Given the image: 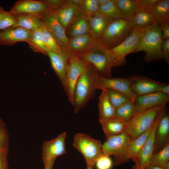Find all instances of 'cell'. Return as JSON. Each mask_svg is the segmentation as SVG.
<instances>
[{
    "instance_id": "cell-1",
    "label": "cell",
    "mask_w": 169,
    "mask_h": 169,
    "mask_svg": "<svg viewBox=\"0 0 169 169\" xmlns=\"http://www.w3.org/2000/svg\"><path fill=\"white\" fill-rule=\"evenodd\" d=\"M163 39L160 25L155 23L144 28L135 52H145L146 62L157 61L163 59L161 46Z\"/></svg>"
},
{
    "instance_id": "cell-2",
    "label": "cell",
    "mask_w": 169,
    "mask_h": 169,
    "mask_svg": "<svg viewBox=\"0 0 169 169\" xmlns=\"http://www.w3.org/2000/svg\"><path fill=\"white\" fill-rule=\"evenodd\" d=\"M98 74L90 64L80 75L75 86L74 102L73 105L76 113L84 107L94 97L97 90L96 78Z\"/></svg>"
},
{
    "instance_id": "cell-3",
    "label": "cell",
    "mask_w": 169,
    "mask_h": 169,
    "mask_svg": "<svg viewBox=\"0 0 169 169\" xmlns=\"http://www.w3.org/2000/svg\"><path fill=\"white\" fill-rule=\"evenodd\" d=\"M165 107L162 105L138 111L126 122L125 132L132 139L148 130L153 125L160 112Z\"/></svg>"
},
{
    "instance_id": "cell-4",
    "label": "cell",
    "mask_w": 169,
    "mask_h": 169,
    "mask_svg": "<svg viewBox=\"0 0 169 169\" xmlns=\"http://www.w3.org/2000/svg\"><path fill=\"white\" fill-rule=\"evenodd\" d=\"M77 56L91 64L100 76L107 78H113L111 70L115 67V60L109 49L102 46Z\"/></svg>"
},
{
    "instance_id": "cell-5",
    "label": "cell",
    "mask_w": 169,
    "mask_h": 169,
    "mask_svg": "<svg viewBox=\"0 0 169 169\" xmlns=\"http://www.w3.org/2000/svg\"><path fill=\"white\" fill-rule=\"evenodd\" d=\"M73 146L83 155L87 166L93 167L96 161L103 155L101 141L85 134H75Z\"/></svg>"
},
{
    "instance_id": "cell-6",
    "label": "cell",
    "mask_w": 169,
    "mask_h": 169,
    "mask_svg": "<svg viewBox=\"0 0 169 169\" xmlns=\"http://www.w3.org/2000/svg\"><path fill=\"white\" fill-rule=\"evenodd\" d=\"M131 139L125 132L106 138L102 144L103 155L108 156H113L115 166L125 163L128 161L127 156Z\"/></svg>"
},
{
    "instance_id": "cell-7",
    "label": "cell",
    "mask_w": 169,
    "mask_h": 169,
    "mask_svg": "<svg viewBox=\"0 0 169 169\" xmlns=\"http://www.w3.org/2000/svg\"><path fill=\"white\" fill-rule=\"evenodd\" d=\"M133 29L127 20L112 21L100 39L102 46L108 49L116 46L124 40Z\"/></svg>"
},
{
    "instance_id": "cell-8",
    "label": "cell",
    "mask_w": 169,
    "mask_h": 169,
    "mask_svg": "<svg viewBox=\"0 0 169 169\" xmlns=\"http://www.w3.org/2000/svg\"><path fill=\"white\" fill-rule=\"evenodd\" d=\"M89 65V63L78 56L70 54L63 87L68 96L69 102L73 106L76 83L80 75L87 69Z\"/></svg>"
},
{
    "instance_id": "cell-9",
    "label": "cell",
    "mask_w": 169,
    "mask_h": 169,
    "mask_svg": "<svg viewBox=\"0 0 169 169\" xmlns=\"http://www.w3.org/2000/svg\"><path fill=\"white\" fill-rule=\"evenodd\" d=\"M143 28L133 29L129 35L120 44L109 49L115 59V67L125 64L126 63V55L135 52Z\"/></svg>"
},
{
    "instance_id": "cell-10",
    "label": "cell",
    "mask_w": 169,
    "mask_h": 169,
    "mask_svg": "<svg viewBox=\"0 0 169 169\" xmlns=\"http://www.w3.org/2000/svg\"><path fill=\"white\" fill-rule=\"evenodd\" d=\"M40 14L41 19L46 28L57 43L63 49L67 50L69 39L54 12L49 10L41 13Z\"/></svg>"
},
{
    "instance_id": "cell-11",
    "label": "cell",
    "mask_w": 169,
    "mask_h": 169,
    "mask_svg": "<svg viewBox=\"0 0 169 169\" xmlns=\"http://www.w3.org/2000/svg\"><path fill=\"white\" fill-rule=\"evenodd\" d=\"M166 110L164 108L159 113L153 123L148 137L140 151L133 169H143L150 164L151 157L153 153L156 129L158 123Z\"/></svg>"
},
{
    "instance_id": "cell-12",
    "label": "cell",
    "mask_w": 169,
    "mask_h": 169,
    "mask_svg": "<svg viewBox=\"0 0 169 169\" xmlns=\"http://www.w3.org/2000/svg\"><path fill=\"white\" fill-rule=\"evenodd\" d=\"M102 46L99 40L87 33L69 39L67 50L72 54L79 56Z\"/></svg>"
},
{
    "instance_id": "cell-13",
    "label": "cell",
    "mask_w": 169,
    "mask_h": 169,
    "mask_svg": "<svg viewBox=\"0 0 169 169\" xmlns=\"http://www.w3.org/2000/svg\"><path fill=\"white\" fill-rule=\"evenodd\" d=\"M66 133L64 132L55 138L43 142L42 147V157L44 166L51 160L56 159L57 157L66 153Z\"/></svg>"
},
{
    "instance_id": "cell-14",
    "label": "cell",
    "mask_w": 169,
    "mask_h": 169,
    "mask_svg": "<svg viewBox=\"0 0 169 169\" xmlns=\"http://www.w3.org/2000/svg\"><path fill=\"white\" fill-rule=\"evenodd\" d=\"M97 90L110 89L120 92L127 96L133 101L136 96L131 88V84L128 78H107L100 76L96 78Z\"/></svg>"
},
{
    "instance_id": "cell-15",
    "label": "cell",
    "mask_w": 169,
    "mask_h": 169,
    "mask_svg": "<svg viewBox=\"0 0 169 169\" xmlns=\"http://www.w3.org/2000/svg\"><path fill=\"white\" fill-rule=\"evenodd\" d=\"M127 78L130 82L131 91L136 96L159 92L164 84L141 75H134Z\"/></svg>"
},
{
    "instance_id": "cell-16",
    "label": "cell",
    "mask_w": 169,
    "mask_h": 169,
    "mask_svg": "<svg viewBox=\"0 0 169 169\" xmlns=\"http://www.w3.org/2000/svg\"><path fill=\"white\" fill-rule=\"evenodd\" d=\"M169 101V96L160 92L136 96L133 101L137 111L157 106L165 105Z\"/></svg>"
},
{
    "instance_id": "cell-17",
    "label": "cell",
    "mask_w": 169,
    "mask_h": 169,
    "mask_svg": "<svg viewBox=\"0 0 169 169\" xmlns=\"http://www.w3.org/2000/svg\"><path fill=\"white\" fill-rule=\"evenodd\" d=\"M32 31L20 27L10 28L0 31V45L11 46L18 42H27Z\"/></svg>"
},
{
    "instance_id": "cell-18",
    "label": "cell",
    "mask_w": 169,
    "mask_h": 169,
    "mask_svg": "<svg viewBox=\"0 0 169 169\" xmlns=\"http://www.w3.org/2000/svg\"><path fill=\"white\" fill-rule=\"evenodd\" d=\"M50 10L42 0H20L15 2L9 11L16 15L23 13H39Z\"/></svg>"
},
{
    "instance_id": "cell-19",
    "label": "cell",
    "mask_w": 169,
    "mask_h": 169,
    "mask_svg": "<svg viewBox=\"0 0 169 169\" xmlns=\"http://www.w3.org/2000/svg\"><path fill=\"white\" fill-rule=\"evenodd\" d=\"M71 54L68 50L64 54L49 51L47 55L52 68L61 81L63 86L65 83L69 57Z\"/></svg>"
},
{
    "instance_id": "cell-20",
    "label": "cell",
    "mask_w": 169,
    "mask_h": 169,
    "mask_svg": "<svg viewBox=\"0 0 169 169\" xmlns=\"http://www.w3.org/2000/svg\"><path fill=\"white\" fill-rule=\"evenodd\" d=\"M54 11L65 31L72 23L80 14L79 6L72 3L70 0H67L62 7Z\"/></svg>"
},
{
    "instance_id": "cell-21",
    "label": "cell",
    "mask_w": 169,
    "mask_h": 169,
    "mask_svg": "<svg viewBox=\"0 0 169 169\" xmlns=\"http://www.w3.org/2000/svg\"><path fill=\"white\" fill-rule=\"evenodd\" d=\"M169 115L166 110L161 118L156 132L153 153L163 148L169 141Z\"/></svg>"
},
{
    "instance_id": "cell-22",
    "label": "cell",
    "mask_w": 169,
    "mask_h": 169,
    "mask_svg": "<svg viewBox=\"0 0 169 169\" xmlns=\"http://www.w3.org/2000/svg\"><path fill=\"white\" fill-rule=\"evenodd\" d=\"M87 18L89 24V33L100 40L107 27L113 20L98 13Z\"/></svg>"
},
{
    "instance_id": "cell-23",
    "label": "cell",
    "mask_w": 169,
    "mask_h": 169,
    "mask_svg": "<svg viewBox=\"0 0 169 169\" xmlns=\"http://www.w3.org/2000/svg\"><path fill=\"white\" fill-rule=\"evenodd\" d=\"M106 139L125 132L126 122L116 117L99 119Z\"/></svg>"
},
{
    "instance_id": "cell-24",
    "label": "cell",
    "mask_w": 169,
    "mask_h": 169,
    "mask_svg": "<svg viewBox=\"0 0 169 169\" xmlns=\"http://www.w3.org/2000/svg\"><path fill=\"white\" fill-rule=\"evenodd\" d=\"M89 32L90 27L88 18L81 13L66 30L67 36L69 39L89 33Z\"/></svg>"
},
{
    "instance_id": "cell-25",
    "label": "cell",
    "mask_w": 169,
    "mask_h": 169,
    "mask_svg": "<svg viewBox=\"0 0 169 169\" xmlns=\"http://www.w3.org/2000/svg\"><path fill=\"white\" fill-rule=\"evenodd\" d=\"M41 13L16 15L17 23L15 27H21L31 31L39 28L43 23L41 19Z\"/></svg>"
},
{
    "instance_id": "cell-26",
    "label": "cell",
    "mask_w": 169,
    "mask_h": 169,
    "mask_svg": "<svg viewBox=\"0 0 169 169\" xmlns=\"http://www.w3.org/2000/svg\"><path fill=\"white\" fill-rule=\"evenodd\" d=\"M150 13L155 22L159 25L169 21V0H157Z\"/></svg>"
},
{
    "instance_id": "cell-27",
    "label": "cell",
    "mask_w": 169,
    "mask_h": 169,
    "mask_svg": "<svg viewBox=\"0 0 169 169\" xmlns=\"http://www.w3.org/2000/svg\"><path fill=\"white\" fill-rule=\"evenodd\" d=\"M133 29H142L155 23L150 12L138 10L128 20Z\"/></svg>"
},
{
    "instance_id": "cell-28",
    "label": "cell",
    "mask_w": 169,
    "mask_h": 169,
    "mask_svg": "<svg viewBox=\"0 0 169 169\" xmlns=\"http://www.w3.org/2000/svg\"><path fill=\"white\" fill-rule=\"evenodd\" d=\"M99 119L115 117V109L111 103L105 90H102L99 96Z\"/></svg>"
},
{
    "instance_id": "cell-29",
    "label": "cell",
    "mask_w": 169,
    "mask_h": 169,
    "mask_svg": "<svg viewBox=\"0 0 169 169\" xmlns=\"http://www.w3.org/2000/svg\"><path fill=\"white\" fill-rule=\"evenodd\" d=\"M152 125L146 131L136 138L131 139L129 146L127 156L128 161L131 160L134 162L135 161L148 137Z\"/></svg>"
},
{
    "instance_id": "cell-30",
    "label": "cell",
    "mask_w": 169,
    "mask_h": 169,
    "mask_svg": "<svg viewBox=\"0 0 169 169\" xmlns=\"http://www.w3.org/2000/svg\"><path fill=\"white\" fill-rule=\"evenodd\" d=\"M97 13L112 20L125 19L118 8L115 0H110L100 5Z\"/></svg>"
},
{
    "instance_id": "cell-31",
    "label": "cell",
    "mask_w": 169,
    "mask_h": 169,
    "mask_svg": "<svg viewBox=\"0 0 169 169\" xmlns=\"http://www.w3.org/2000/svg\"><path fill=\"white\" fill-rule=\"evenodd\" d=\"M40 28L32 31L31 38L27 43L34 52L47 55L49 50L44 42Z\"/></svg>"
},
{
    "instance_id": "cell-32",
    "label": "cell",
    "mask_w": 169,
    "mask_h": 169,
    "mask_svg": "<svg viewBox=\"0 0 169 169\" xmlns=\"http://www.w3.org/2000/svg\"><path fill=\"white\" fill-rule=\"evenodd\" d=\"M137 112L133 101H131L115 108V117L126 122Z\"/></svg>"
},
{
    "instance_id": "cell-33",
    "label": "cell",
    "mask_w": 169,
    "mask_h": 169,
    "mask_svg": "<svg viewBox=\"0 0 169 169\" xmlns=\"http://www.w3.org/2000/svg\"><path fill=\"white\" fill-rule=\"evenodd\" d=\"M117 5L124 19L128 20L139 10L136 0H115Z\"/></svg>"
},
{
    "instance_id": "cell-34",
    "label": "cell",
    "mask_w": 169,
    "mask_h": 169,
    "mask_svg": "<svg viewBox=\"0 0 169 169\" xmlns=\"http://www.w3.org/2000/svg\"><path fill=\"white\" fill-rule=\"evenodd\" d=\"M40 28L44 42L49 51L59 54H64L67 51L57 43L43 23Z\"/></svg>"
},
{
    "instance_id": "cell-35",
    "label": "cell",
    "mask_w": 169,
    "mask_h": 169,
    "mask_svg": "<svg viewBox=\"0 0 169 169\" xmlns=\"http://www.w3.org/2000/svg\"><path fill=\"white\" fill-rule=\"evenodd\" d=\"M169 161V141L158 151L153 153L150 164L163 167Z\"/></svg>"
},
{
    "instance_id": "cell-36",
    "label": "cell",
    "mask_w": 169,
    "mask_h": 169,
    "mask_svg": "<svg viewBox=\"0 0 169 169\" xmlns=\"http://www.w3.org/2000/svg\"><path fill=\"white\" fill-rule=\"evenodd\" d=\"M99 7L98 0H83L79 8L81 14L88 17L97 13Z\"/></svg>"
},
{
    "instance_id": "cell-37",
    "label": "cell",
    "mask_w": 169,
    "mask_h": 169,
    "mask_svg": "<svg viewBox=\"0 0 169 169\" xmlns=\"http://www.w3.org/2000/svg\"><path fill=\"white\" fill-rule=\"evenodd\" d=\"M105 90L111 103L115 109L126 103L132 101L126 95L120 92L110 89Z\"/></svg>"
},
{
    "instance_id": "cell-38",
    "label": "cell",
    "mask_w": 169,
    "mask_h": 169,
    "mask_svg": "<svg viewBox=\"0 0 169 169\" xmlns=\"http://www.w3.org/2000/svg\"><path fill=\"white\" fill-rule=\"evenodd\" d=\"M9 135L5 123L0 118V153L9 152Z\"/></svg>"
},
{
    "instance_id": "cell-39",
    "label": "cell",
    "mask_w": 169,
    "mask_h": 169,
    "mask_svg": "<svg viewBox=\"0 0 169 169\" xmlns=\"http://www.w3.org/2000/svg\"><path fill=\"white\" fill-rule=\"evenodd\" d=\"M16 23V15L5 11L0 19V31L10 28H15Z\"/></svg>"
},
{
    "instance_id": "cell-40",
    "label": "cell",
    "mask_w": 169,
    "mask_h": 169,
    "mask_svg": "<svg viewBox=\"0 0 169 169\" xmlns=\"http://www.w3.org/2000/svg\"><path fill=\"white\" fill-rule=\"evenodd\" d=\"M95 164L96 169H111L113 161L110 156L103 155L96 161Z\"/></svg>"
},
{
    "instance_id": "cell-41",
    "label": "cell",
    "mask_w": 169,
    "mask_h": 169,
    "mask_svg": "<svg viewBox=\"0 0 169 169\" xmlns=\"http://www.w3.org/2000/svg\"><path fill=\"white\" fill-rule=\"evenodd\" d=\"M157 0H136L139 10L150 12L151 9Z\"/></svg>"
},
{
    "instance_id": "cell-42",
    "label": "cell",
    "mask_w": 169,
    "mask_h": 169,
    "mask_svg": "<svg viewBox=\"0 0 169 169\" xmlns=\"http://www.w3.org/2000/svg\"><path fill=\"white\" fill-rule=\"evenodd\" d=\"M65 0H43L42 1L49 9L56 11L62 7L66 2Z\"/></svg>"
},
{
    "instance_id": "cell-43",
    "label": "cell",
    "mask_w": 169,
    "mask_h": 169,
    "mask_svg": "<svg viewBox=\"0 0 169 169\" xmlns=\"http://www.w3.org/2000/svg\"><path fill=\"white\" fill-rule=\"evenodd\" d=\"M161 50L163 59L169 64V38L163 40L161 46Z\"/></svg>"
},
{
    "instance_id": "cell-44",
    "label": "cell",
    "mask_w": 169,
    "mask_h": 169,
    "mask_svg": "<svg viewBox=\"0 0 169 169\" xmlns=\"http://www.w3.org/2000/svg\"><path fill=\"white\" fill-rule=\"evenodd\" d=\"M9 152L0 153V169H8V157Z\"/></svg>"
},
{
    "instance_id": "cell-45",
    "label": "cell",
    "mask_w": 169,
    "mask_h": 169,
    "mask_svg": "<svg viewBox=\"0 0 169 169\" xmlns=\"http://www.w3.org/2000/svg\"><path fill=\"white\" fill-rule=\"evenodd\" d=\"M163 40L169 38V21L160 25Z\"/></svg>"
},
{
    "instance_id": "cell-46",
    "label": "cell",
    "mask_w": 169,
    "mask_h": 169,
    "mask_svg": "<svg viewBox=\"0 0 169 169\" xmlns=\"http://www.w3.org/2000/svg\"><path fill=\"white\" fill-rule=\"evenodd\" d=\"M159 92L169 96V84L164 83L161 87Z\"/></svg>"
},
{
    "instance_id": "cell-47",
    "label": "cell",
    "mask_w": 169,
    "mask_h": 169,
    "mask_svg": "<svg viewBox=\"0 0 169 169\" xmlns=\"http://www.w3.org/2000/svg\"><path fill=\"white\" fill-rule=\"evenodd\" d=\"M55 160L54 159L50 161L47 164L44 165V169H52Z\"/></svg>"
},
{
    "instance_id": "cell-48",
    "label": "cell",
    "mask_w": 169,
    "mask_h": 169,
    "mask_svg": "<svg viewBox=\"0 0 169 169\" xmlns=\"http://www.w3.org/2000/svg\"><path fill=\"white\" fill-rule=\"evenodd\" d=\"M143 169H164L162 167L149 165L148 166H147L145 167Z\"/></svg>"
},
{
    "instance_id": "cell-49",
    "label": "cell",
    "mask_w": 169,
    "mask_h": 169,
    "mask_svg": "<svg viewBox=\"0 0 169 169\" xmlns=\"http://www.w3.org/2000/svg\"><path fill=\"white\" fill-rule=\"evenodd\" d=\"M110 0H98L100 5L104 4L109 2Z\"/></svg>"
},
{
    "instance_id": "cell-50",
    "label": "cell",
    "mask_w": 169,
    "mask_h": 169,
    "mask_svg": "<svg viewBox=\"0 0 169 169\" xmlns=\"http://www.w3.org/2000/svg\"><path fill=\"white\" fill-rule=\"evenodd\" d=\"M5 11L0 6V19Z\"/></svg>"
},
{
    "instance_id": "cell-51",
    "label": "cell",
    "mask_w": 169,
    "mask_h": 169,
    "mask_svg": "<svg viewBox=\"0 0 169 169\" xmlns=\"http://www.w3.org/2000/svg\"><path fill=\"white\" fill-rule=\"evenodd\" d=\"M164 169H169V162L167 163L163 167Z\"/></svg>"
},
{
    "instance_id": "cell-52",
    "label": "cell",
    "mask_w": 169,
    "mask_h": 169,
    "mask_svg": "<svg viewBox=\"0 0 169 169\" xmlns=\"http://www.w3.org/2000/svg\"><path fill=\"white\" fill-rule=\"evenodd\" d=\"M93 167L87 166L86 169H92Z\"/></svg>"
}]
</instances>
